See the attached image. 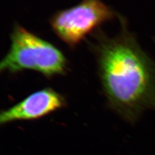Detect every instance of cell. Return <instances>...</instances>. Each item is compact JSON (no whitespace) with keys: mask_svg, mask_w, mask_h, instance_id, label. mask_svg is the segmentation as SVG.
<instances>
[{"mask_svg":"<svg viewBox=\"0 0 155 155\" xmlns=\"http://www.w3.org/2000/svg\"><path fill=\"white\" fill-rule=\"evenodd\" d=\"M66 101L51 88L39 90L0 113V124L38 120L63 107Z\"/></svg>","mask_w":155,"mask_h":155,"instance_id":"cell-4","label":"cell"},{"mask_svg":"<svg viewBox=\"0 0 155 155\" xmlns=\"http://www.w3.org/2000/svg\"><path fill=\"white\" fill-rule=\"evenodd\" d=\"M11 40L9 50L0 63L1 72L32 70L47 78L66 72L68 61L65 56L47 41L17 24L13 29Z\"/></svg>","mask_w":155,"mask_h":155,"instance_id":"cell-2","label":"cell"},{"mask_svg":"<svg viewBox=\"0 0 155 155\" xmlns=\"http://www.w3.org/2000/svg\"><path fill=\"white\" fill-rule=\"evenodd\" d=\"M94 52L102 87L111 107L129 121L155 109V65L133 36L98 33Z\"/></svg>","mask_w":155,"mask_h":155,"instance_id":"cell-1","label":"cell"},{"mask_svg":"<svg viewBox=\"0 0 155 155\" xmlns=\"http://www.w3.org/2000/svg\"><path fill=\"white\" fill-rule=\"evenodd\" d=\"M114 15V11L101 0H82L77 5L57 12L51 17L50 24L58 38L74 48Z\"/></svg>","mask_w":155,"mask_h":155,"instance_id":"cell-3","label":"cell"}]
</instances>
